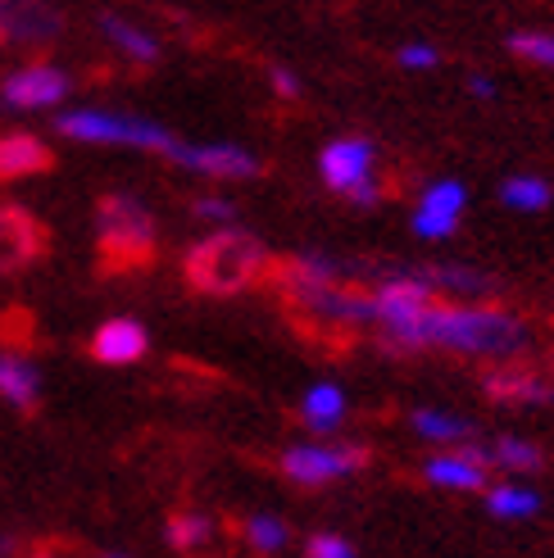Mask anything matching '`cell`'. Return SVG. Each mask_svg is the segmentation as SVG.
<instances>
[{
  "label": "cell",
  "mask_w": 554,
  "mask_h": 558,
  "mask_svg": "<svg viewBox=\"0 0 554 558\" xmlns=\"http://www.w3.org/2000/svg\"><path fill=\"white\" fill-rule=\"evenodd\" d=\"M64 92H69V77L60 69H50V64H33V69H23L5 82V100L19 105V109H46Z\"/></svg>",
  "instance_id": "cell-10"
},
{
  "label": "cell",
  "mask_w": 554,
  "mask_h": 558,
  "mask_svg": "<svg viewBox=\"0 0 554 558\" xmlns=\"http://www.w3.org/2000/svg\"><path fill=\"white\" fill-rule=\"evenodd\" d=\"M400 64H405V69H432V64H436V50L423 46V41H413V46L400 50Z\"/></svg>",
  "instance_id": "cell-27"
},
{
  "label": "cell",
  "mask_w": 554,
  "mask_h": 558,
  "mask_svg": "<svg viewBox=\"0 0 554 558\" xmlns=\"http://www.w3.org/2000/svg\"><path fill=\"white\" fill-rule=\"evenodd\" d=\"M427 291H459V295H486L491 282L478 272H463V268H423V272H413Z\"/></svg>",
  "instance_id": "cell-16"
},
{
  "label": "cell",
  "mask_w": 554,
  "mask_h": 558,
  "mask_svg": "<svg viewBox=\"0 0 554 558\" xmlns=\"http://www.w3.org/2000/svg\"><path fill=\"white\" fill-rule=\"evenodd\" d=\"M0 396H5L14 409H33L37 404V368L5 354L0 359Z\"/></svg>",
  "instance_id": "cell-14"
},
{
  "label": "cell",
  "mask_w": 554,
  "mask_h": 558,
  "mask_svg": "<svg viewBox=\"0 0 554 558\" xmlns=\"http://www.w3.org/2000/svg\"><path fill=\"white\" fill-rule=\"evenodd\" d=\"M413 432L427 436V440H463L468 423H459V417H450V413H436V409H419L413 413Z\"/></svg>",
  "instance_id": "cell-20"
},
{
  "label": "cell",
  "mask_w": 554,
  "mask_h": 558,
  "mask_svg": "<svg viewBox=\"0 0 554 558\" xmlns=\"http://www.w3.org/2000/svg\"><path fill=\"white\" fill-rule=\"evenodd\" d=\"M468 191L459 182H436L427 186L419 214H413V232L419 236H450L459 228V214H463Z\"/></svg>",
  "instance_id": "cell-8"
},
{
  "label": "cell",
  "mask_w": 554,
  "mask_h": 558,
  "mask_svg": "<svg viewBox=\"0 0 554 558\" xmlns=\"http://www.w3.org/2000/svg\"><path fill=\"white\" fill-rule=\"evenodd\" d=\"M364 459L369 454L359 450V445H296V450L282 454V472L291 482L318 486L332 477H346V472H359Z\"/></svg>",
  "instance_id": "cell-5"
},
{
  "label": "cell",
  "mask_w": 554,
  "mask_h": 558,
  "mask_svg": "<svg viewBox=\"0 0 554 558\" xmlns=\"http://www.w3.org/2000/svg\"><path fill=\"white\" fill-rule=\"evenodd\" d=\"M427 482L432 486H450V490H478L486 486V454L482 450H463L450 459H432L427 463Z\"/></svg>",
  "instance_id": "cell-13"
},
{
  "label": "cell",
  "mask_w": 554,
  "mask_h": 558,
  "mask_svg": "<svg viewBox=\"0 0 554 558\" xmlns=\"http://www.w3.org/2000/svg\"><path fill=\"white\" fill-rule=\"evenodd\" d=\"M5 23H10V33L23 37V41H27V37H33V41H37V37H55V19H50L46 10H19L14 19L5 14Z\"/></svg>",
  "instance_id": "cell-22"
},
{
  "label": "cell",
  "mask_w": 554,
  "mask_h": 558,
  "mask_svg": "<svg viewBox=\"0 0 554 558\" xmlns=\"http://www.w3.org/2000/svg\"><path fill=\"white\" fill-rule=\"evenodd\" d=\"M169 541H173L178 549H196V545L209 541V522H205V518H178V522L169 526Z\"/></svg>",
  "instance_id": "cell-25"
},
{
  "label": "cell",
  "mask_w": 554,
  "mask_h": 558,
  "mask_svg": "<svg viewBox=\"0 0 554 558\" xmlns=\"http://www.w3.org/2000/svg\"><path fill=\"white\" fill-rule=\"evenodd\" d=\"M501 195H505V205H509V209H528V214L550 205V186H545L541 178H509Z\"/></svg>",
  "instance_id": "cell-19"
},
{
  "label": "cell",
  "mask_w": 554,
  "mask_h": 558,
  "mask_svg": "<svg viewBox=\"0 0 554 558\" xmlns=\"http://www.w3.org/2000/svg\"><path fill=\"white\" fill-rule=\"evenodd\" d=\"M346 417V396L337 386H314L310 396H304V423L314 432H332Z\"/></svg>",
  "instance_id": "cell-15"
},
{
  "label": "cell",
  "mask_w": 554,
  "mask_h": 558,
  "mask_svg": "<svg viewBox=\"0 0 554 558\" xmlns=\"http://www.w3.org/2000/svg\"><path fill=\"white\" fill-rule=\"evenodd\" d=\"M264 268H268V250L251 232H214L186 255L191 287H201L209 295L245 291Z\"/></svg>",
  "instance_id": "cell-2"
},
{
  "label": "cell",
  "mask_w": 554,
  "mask_h": 558,
  "mask_svg": "<svg viewBox=\"0 0 554 558\" xmlns=\"http://www.w3.org/2000/svg\"><path fill=\"white\" fill-rule=\"evenodd\" d=\"M273 87H277V96H300V82H296V73L291 69H273Z\"/></svg>",
  "instance_id": "cell-29"
},
{
  "label": "cell",
  "mask_w": 554,
  "mask_h": 558,
  "mask_svg": "<svg viewBox=\"0 0 554 558\" xmlns=\"http://www.w3.org/2000/svg\"><path fill=\"white\" fill-rule=\"evenodd\" d=\"M486 509H491L495 518H532V513L541 509V499H537L532 490H522V486H495V490L486 495Z\"/></svg>",
  "instance_id": "cell-18"
},
{
  "label": "cell",
  "mask_w": 554,
  "mask_h": 558,
  "mask_svg": "<svg viewBox=\"0 0 554 558\" xmlns=\"http://www.w3.org/2000/svg\"><path fill=\"white\" fill-rule=\"evenodd\" d=\"M60 132L73 142H100V146H146V150H169L173 155V136L159 123L146 119H123V114H96V109H77V114L60 119Z\"/></svg>",
  "instance_id": "cell-3"
},
{
  "label": "cell",
  "mask_w": 554,
  "mask_h": 558,
  "mask_svg": "<svg viewBox=\"0 0 554 558\" xmlns=\"http://www.w3.org/2000/svg\"><path fill=\"white\" fill-rule=\"evenodd\" d=\"M396 341L409 345H446L468 354H518L528 345V327L501 310H446V304H427L413 318H405Z\"/></svg>",
  "instance_id": "cell-1"
},
{
  "label": "cell",
  "mask_w": 554,
  "mask_h": 558,
  "mask_svg": "<svg viewBox=\"0 0 554 558\" xmlns=\"http://www.w3.org/2000/svg\"><path fill=\"white\" fill-rule=\"evenodd\" d=\"M509 50L528 54V60H537V64H554V37L550 33H514Z\"/></svg>",
  "instance_id": "cell-23"
},
{
  "label": "cell",
  "mask_w": 554,
  "mask_h": 558,
  "mask_svg": "<svg viewBox=\"0 0 554 558\" xmlns=\"http://www.w3.org/2000/svg\"><path fill=\"white\" fill-rule=\"evenodd\" d=\"M105 27V37L115 41V46H123L132 60H142V64H150V60H159V46L142 33V27H132V23H123V19H105L100 23Z\"/></svg>",
  "instance_id": "cell-17"
},
{
  "label": "cell",
  "mask_w": 554,
  "mask_h": 558,
  "mask_svg": "<svg viewBox=\"0 0 554 558\" xmlns=\"http://www.w3.org/2000/svg\"><path fill=\"white\" fill-rule=\"evenodd\" d=\"M373 173V146L359 142V136H346V142H332L323 150V182L332 191H359Z\"/></svg>",
  "instance_id": "cell-7"
},
{
  "label": "cell",
  "mask_w": 554,
  "mask_h": 558,
  "mask_svg": "<svg viewBox=\"0 0 554 558\" xmlns=\"http://www.w3.org/2000/svg\"><path fill=\"white\" fill-rule=\"evenodd\" d=\"M146 327L142 323H132V318H115V323H105L96 331V341H92V354L100 359V364H136V359L146 354Z\"/></svg>",
  "instance_id": "cell-11"
},
{
  "label": "cell",
  "mask_w": 554,
  "mask_h": 558,
  "mask_svg": "<svg viewBox=\"0 0 554 558\" xmlns=\"http://www.w3.org/2000/svg\"><path fill=\"white\" fill-rule=\"evenodd\" d=\"M173 159H182L186 169L209 173V178H255L260 173V159L251 150H237V146H173Z\"/></svg>",
  "instance_id": "cell-9"
},
{
  "label": "cell",
  "mask_w": 554,
  "mask_h": 558,
  "mask_svg": "<svg viewBox=\"0 0 554 558\" xmlns=\"http://www.w3.org/2000/svg\"><path fill=\"white\" fill-rule=\"evenodd\" d=\"M41 245H46V236H41V222L33 214L19 209V205L0 209V272H14L27 259H37Z\"/></svg>",
  "instance_id": "cell-6"
},
{
  "label": "cell",
  "mask_w": 554,
  "mask_h": 558,
  "mask_svg": "<svg viewBox=\"0 0 554 558\" xmlns=\"http://www.w3.org/2000/svg\"><path fill=\"white\" fill-rule=\"evenodd\" d=\"M41 169H50V150L37 142V136H27V132L0 136V182L41 173Z\"/></svg>",
  "instance_id": "cell-12"
},
{
  "label": "cell",
  "mask_w": 554,
  "mask_h": 558,
  "mask_svg": "<svg viewBox=\"0 0 554 558\" xmlns=\"http://www.w3.org/2000/svg\"><path fill=\"white\" fill-rule=\"evenodd\" d=\"M491 459L505 463V468H514V472H537V468H541V454L532 450L528 440H514V436L495 440V454H491Z\"/></svg>",
  "instance_id": "cell-21"
},
{
  "label": "cell",
  "mask_w": 554,
  "mask_h": 558,
  "mask_svg": "<svg viewBox=\"0 0 554 558\" xmlns=\"http://www.w3.org/2000/svg\"><path fill=\"white\" fill-rule=\"evenodd\" d=\"M232 214H237V209H232L228 201H201V205H196V218H209V222H232Z\"/></svg>",
  "instance_id": "cell-28"
},
{
  "label": "cell",
  "mask_w": 554,
  "mask_h": 558,
  "mask_svg": "<svg viewBox=\"0 0 554 558\" xmlns=\"http://www.w3.org/2000/svg\"><path fill=\"white\" fill-rule=\"evenodd\" d=\"M251 545L260 554H277L287 545V526L277 522V518H251Z\"/></svg>",
  "instance_id": "cell-24"
},
{
  "label": "cell",
  "mask_w": 554,
  "mask_h": 558,
  "mask_svg": "<svg viewBox=\"0 0 554 558\" xmlns=\"http://www.w3.org/2000/svg\"><path fill=\"white\" fill-rule=\"evenodd\" d=\"M310 558H354V549H350V541L323 532V536L310 541Z\"/></svg>",
  "instance_id": "cell-26"
},
{
  "label": "cell",
  "mask_w": 554,
  "mask_h": 558,
  "mask_svg": "<svg viewBox=\"0 0 554 558\" xmlns=\"http://www.w3.org/2000/svg\"><path fill=\"white\" fill-rule=\"evenodd\" d=\"M100 241L109 250V259H123V264L150 259L155 222L132 195H105L100 201Z\"/></svg>",
  "instance_id": "cell-4"
}]
</instances>
